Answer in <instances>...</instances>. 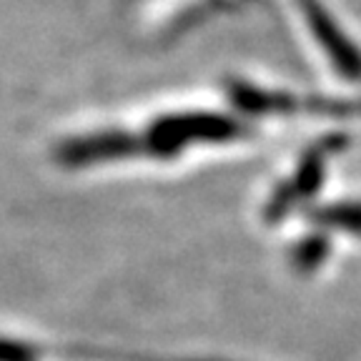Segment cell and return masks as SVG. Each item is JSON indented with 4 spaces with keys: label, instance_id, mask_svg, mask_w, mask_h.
<instances>
[{
    "label": "cell",
    "instance_id": "cell-1",
    "mask_svg": "<svg viewBox=\"0 0 361 361\" xmlns=\"http://www.w3.org/2000/svg\"><path fill=\"white\" fill-rule=\"evenodd\" d=\"M0 361H48L43 346L0 334Z\"/></svg>",
    "mask_w": 361,
    "mask_h": 361
}]
</instances>
